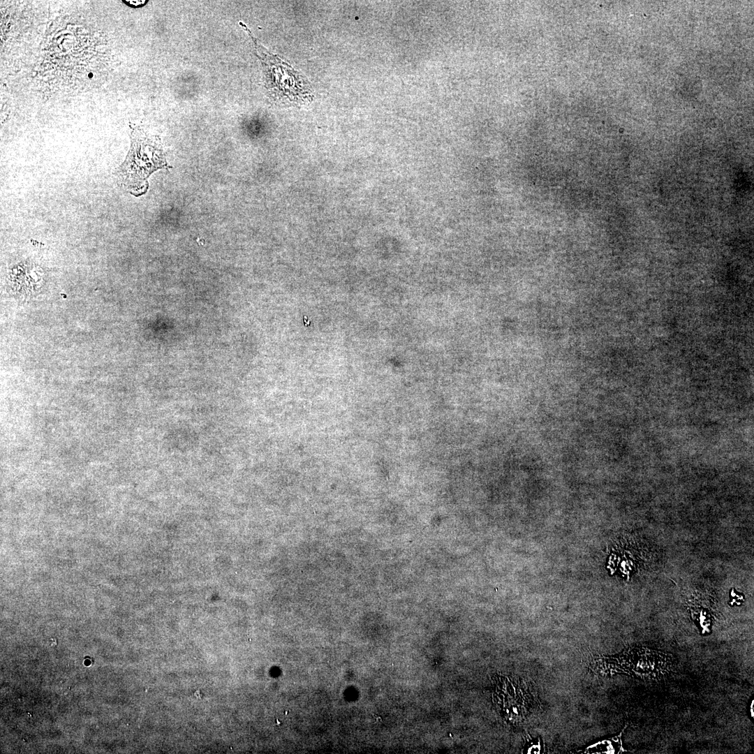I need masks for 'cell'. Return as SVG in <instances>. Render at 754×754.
<instances>
[{
    "label": "cell",
    "instance_id": "2",
    "mask_svg": "<svg viewBox=\"0 0 754 754\" xmlns=\"http://www.w3.org/2000/svg\"><path fill=\"white\" fill-rule=\"evenodd\" d=\"M239 24L253 40L256 55L263 67L266 87L271 96L284 104H301L311 101L313 95L307 78L260 44L245 24L239 22Z\"/></svg>",
    "mask_w": 754,
    "mask_h": 754
},
{
    "label": "cell",
    "instance_id": "3",
    "mask_svg": "<svg viewBox=\"0 0 754 754\" xmlns=\"http://www.w3.org/2000/svg\"><path fill=\"white\" fill-rule=\"evenodd\" d=\"M621 749L620 739H612V741H605L587 748L589 753H615Z\"/></svg>",
    "mask_w": 754,
    "mask_h": 754
},
{
    "label": "cell",
    "instance_id": "4",
    "mask_svg": "<svg viewBox=\"0 0 754 754\" xmlns=\"http://www.w3.org/2000/svg\"><path fill=\"white\" fill-rule=\"evenodd\" d=\"M128 1L131 3V6L136 7V6H139L142 5V2H145L146 1Z\"/></svg>",
    "mask_w": 754,
    "mask_h": 754
},
{
    "label": "cell",
    "instance_id": "1",
    "mask_svg": "<svg viewBox=\"0 0 754 754\" xmlns=\"http://www.w3.org/2000/svg\"><path fill=\"white\" fill-rule=\"evenodd\" d=\"M131 140L129 151L115 176L122 188L140 196L148 190L150 175L157 170L167 168L168 165L158 138L135 127L132 128Z\"/></svg>",
    "mask_w": 754,
    "mask_h": 754
}]
</instances>
